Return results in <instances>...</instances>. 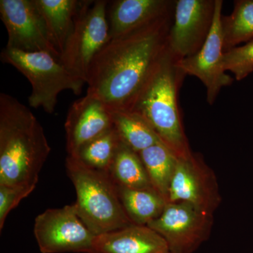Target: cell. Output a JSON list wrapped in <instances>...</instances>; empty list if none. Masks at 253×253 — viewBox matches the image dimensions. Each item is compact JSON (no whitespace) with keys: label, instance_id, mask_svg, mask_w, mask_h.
Wrapping results in <instances>:
<instances>
[{"label":"cell","instance_id":"14","mask_svg":"<svg viewBox=\"0 0 253 253\" xmlns=\"http://www.w3.org/2000/svg\"><path fill=\"white\" fill-rule=\"evenodd\" d=\"M174 0H118L111 6L108 21L111 39L126 36L172 14Z\"/></svg>","mask_w":253,"mask_h":253},{"label":"cell","instance_id":"7","mask_svg":"<svg viewBox=\"0 0 253 253\" xmlns=\"http://www.w3.org/2000/svg\"><path fill=\"white\" fill-rule=\"evenodd\" d=\"M34 235L42 253H92L96 236L81 220L73 204L37 216Z\"/></svg>","mask_w":253,"mask_h":253},{"label":"cell","instance_id":"20","mask_svg":"<svg viewBox=\"0 0 253 253\" xmlns=\"http://www.w3.org/2000/svg\"><path fill=\"white\" fill-rule=\"evenodd\" d=\"M139 154L155 191L168 203V191L178 158L163 142L158 143Z\"/></svg>","mask_w":253,"mask_h":253},{"label":"cell","instance_id":"1","mask_svg":"<svg viewBox=\"0 0 253 253\" xmlns=\"http://www.w3.org/2000/svg\"><path fill=\"white\" fill-rule=\"evenodd\" d=\"M173 15L110 40L91 61L86 94L111 112L131 111L166 53Z\"/></svg>","mask_w":253,"mask_h":253},{"label":"cell","instance_id":"15","mask_svg":"<svg viewBox=\"0 0 253 253\" xmlns=\"http://www.w3.org/2000/svg\"><path fill=\"white\" fill-rule=\"evenodd\" d=\"M167 243L147 226L131 224L95 238L92 253H168Z\"/></svg>","mask_w":253,"mask_h":253},{"label":"cell","instance_id":"8","mask_svg":"<svg viewBox=\"0 0 253 253\" xmlns=\"http://www.w3.org/2000/svg\"><path fill=\"white\" fill-rule=\"evenodd\" d=\"M213 214L185 202L167 203L159 217L147 226L162 236L170 253H192L207 241Z\"/></svg>","mask_w":253,"mask_h":253},{"label":"cell","instance_id":"21","mask_svg":"<svg viewBox=\"0 0 253 253\" xmlns=\"http://www.w3.org/2000/svg\"><path fill=\"white\" fill-rule=\"evenodd\" d=\"M224 52L253 40V0H237L229 16H221Z\"/></svg>","mask_w":253,"mask_h":253},{"label":"cell","instance_id":"16","mask_svg":"<svg viewBox=\"0 0 253 253\" xmlns=\"http://www.w3.org/2000/svg\"><path fill=\"white\" fill-rule=\"evenodd\" d=\"M55 47L62 54L84 1L36 0Z\"/></svg>","mask_w":253,"mask_h":253},{"label":"cell","instance_id":"18","mask_svg":"<svg viewBox=\"0 0 253 253\" xmlns=\"http://www.w3.org/2000/svg\"><path fill=\"white\" fill-rule=\"evenodd\" d=\"M117 187L126 214L136 225L147 226L161 215L167 204V201L154 189Z\"/></svg>","mask_w":253,"mask_h":253},{"label":"cell","instance_id":"12","mask_svg":"<svg viewBox=\"0 0 253 253\" xmlns=\"http://www.w3.org/2000/svg\"><path fill=\"white\" fill-rule=\"evenodd\" d=\"M222 0H216L212 28L206 42L196 54L177 61V66L186 76L199 78L206 86L207 101L212 105L221 89L230 86L234 78L226 73L224 66V41L221 28Z\"/></svg>","mask_w":253,"mask_h":253},{"label":"cell","instance_id":"2","mask_svg":"<svg viewBox=\"0 0 253 253\" xmlns=\"http://www.w3.org/2000/svg\"><path fill=\"white\" fill-rule=\"evenodd\" d=\"M51 152L44 129L18 99L0 94V185L36 189Z\"/></svg>","mask_w":253,"mask_h":253},{"label":"cell","instance_id":"19","mask_svg":"<svg viewBox=\"0 0 253 253\" xmlns=\"http://www.w3.org/2000/svg\"><path fill=\"white\" fill-rule=\"evenodd\" d=\"M109 174L115 184L131 189H154L139 154L121 141Z\"/></svg>","mask_w":253,"mask_h":253},{"label":"cell","instance_id":"25","mask_svg":"<svg viewBox=\"0 0 253 253\" xmlns=\"http://www.w3.org/2000/svg\"></svg>","mask_w":253,"mask_h":253},{"label":"cell","instance_id":"23","mask_svg":"<svg viewBox=\"0 0 253 253\" xmlns=\"http://www.w3.org/2000/svg\"><path fill=\"white\" fill-rule=\"evenodd\" d=\"M224 66L234 79L240 81L253 72V40L244 45L228 50L224 54Z\"/></svg>","mask_w":253,"mask_h":253},{"label":"cell","instance_id":"17","mask_svg":"<svg viewBox=\"0 0 253 253\" xmlns=\"http://www.w3.org/2000/svg\"><path fill=\"white\" fill-rule=\"evenodd\" d=\"M111 113L113 126L120 139L137 154L162 142L154 128L139 113L134 111Z\"/></svg>","mask_w":253,"mask_h":253},{"label":"cell","instance_id":"3","mask_svg":"<svg viewBox=\"0 0 253 253\" xmlns=\"http://www.w3.org/2000/svg\"><path fill=\"white\" fill-rule=\"evenodd\" d=\"M177 60L166 49L161 63L134 107L154 128L161 141L177 158L192 154L186 137L178 93L186 75L177 66Z\"/></svg>","mask_w":253,"mask_h":253},{"label":"cell","instance_id":"10","mask_svg":"<svg viewBox=\"0 0 253 253\" xmlns=\"http://www.w3.org/2000/svg\"><path fill=\"white\" fill-rule=\"evenodd\" d=\"M216 0H176L167 48L177 61L198 52L212 28Z\"/></svg>","mask_w":253,"mask_h":253},{"label":"cell","instance_id":"22","mask_svg":"<svg viewBox=\"0 0 253 253\" xmlns=\"http://www.w3.org/2000/svg\"><path fill=\"white\" fill-rule=\"evenodd\" d=\"M121 143V139L113 126L83 146L76 158L88 168L109 173Z\"/></svg>","mask_w":253,"mask_h":253},{"label":"cell","instance_id":"24","mask_svg":"<svg viewBox=\"0 0 253 253\" xmlns=\"http://www.w3.org/2000/svg\"><path fill=\"white\" fill-rule=\"evenodd\" d=\"M36 189L28 186L0 185V230L9 213Z\"/></svg>","mask_w":253,"mask_h":253},{"label":"cell","instance_id":"9","mask_svg":"<svg viewBox=\"0 0 253 253\" xmlns=\"http://www.w3.org/2000/svg\"><path fill=\"white\" fill-rule=\"evenodd\" d=\"M0 16L7 31L6 48L49 53L60 59L36 0H1Z\"/></svg>","mask_w":253,"mask_h":253},{"label":"cell","instance_id":"11","mask_svg":"<svg viewBox=\"0 0 253 253\" xmlns=\"http://www.w3.org/2000/svg\"><path fill=\"white\" fill-rule=\"evenodd\" d=\"M221 201L217 177L202 156L192 153L187 157L178 158L168 203H188L213 214Z\"/></svg>","mask_w":253,"mask_h":253},{"label":"cell","instance_id":"5","mask_svg":"<svg viewBox=\"0 0 253 253\" xmlns=\"http://www.w3.org/2000/svg\"><path fill=\"white\" fill-rule=\"evenodd\" d=\"M1 61L11 65L22 73L32 86L28 97L30 106L42 108L51 114L56 109L58 96L61 91L82 92L85 82L72 74L60 60L46 52H24L5 47Z\"/></svg>","mask_w":253,"mask_h":253},{"label":"cell","instance_id":"13","mask_svg":"<svg viewBox=\"0 0 253 253\" xmlns=\"http://www.w3.org/2000/svg\"><path fill=\"white\" fill-rule=\"evenodd\" d=\"M113 127L112 113L100 100L86 94L75 101L65 123L68 156L76 158L83 146Z\"/></svg>","mask_w":253,"mask_h":253},{"label":"cell","instance_id":"6","mask_svg":"<svg viewBox=\"0 0 253 253\" xmlns=\"http://www.w3.org/2000/svg\"><path fill=\"white\" fill-rule=\"evenodd\" d=\"M107 5L105 0L84 1L59 59L66 69L85 83L91 61L111 40Z\"/></svg>","mask_w":253,"mask_h":253},{"label":"cell","instance_id":"4","mask_svg":"<svg viewBox=\"0 0 253 253\" xmlns=\"http://www.w3.org/2000/svg\"><path fill=\"white\" fill-rule=\"evenodd\" d=\"M66 169L74 185L78 215L95 236L118 230L133 224L120 199L117 185L109 173L84 166L67 156Z\"/></svg>","mask_w":253,"mask_h":253}]
</instances>
